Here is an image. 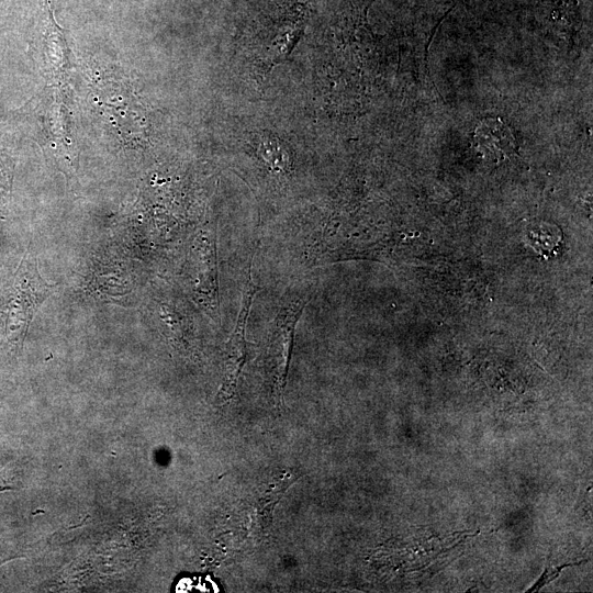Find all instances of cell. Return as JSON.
Instances as JSON below:
<instances>
[{
  "instance_id": "obj_1",
  "label": "cell",
  "mask_w": 593,
  "mask_h": 593,
  "mask_svg": "<svg viewBox=\"0 0 593 593\" xmlns=\"http://www.w3.org/2000/svg\"><path fill=\"white\" fill-rule=\"evenodd\" d=\"M51 290L37 272L35 258L25 255L15 272L3 310L5 333L10 340L23 342L35 311Z\"/></svg>"
},
{
  "instance_id": "obj_2",
  "label": "cell",
  "mask_w": 593,
  "mask_h": 593,
  "mask_svg": "<svg viewBox=\"0 0 593 593\" xmlns=\"http://www.w3.org/2000/svg\"><path fill=\"white\" fill-rule=\"evenodd\" d=\"M312 296L313 292L305 291L289 299L282 304L272 323L268 349L273 360L276 385L279 393L286 383L296 323Z\"/></svg>"
},
{
  "instance_id": "obj_3",
  "label": "cell",
  "mask_w": 593,
  "mask_h": 593,
  "mask_svg": "<svg viewBox=\"0 0 593 593\" xmlns=\"http://www.w3.org/2000/svg\"><path fill=\"white\" fill-rule=\"evenodd\" d=\"M257 291L258 287L254 283L249 271V278L243 293L237 322L227 344L224 381L220 391V396L223 399H227L234 393L242 367L245 362L246 327L250 306Z\"/></svg>"
},
{
  "instance_id": "obj_4",
  "label": "cell",
  "mask_w": 593,
  "mask_h": 593,
  "mask_svg": "<svg viewBox=\"0 0 593 593\" xmlns=\"http://www.w3.org/2000/svg\"><path fill=\"white\" fill-rule=\"evenodd\" d=\"M202 243L199 245L198 257V292L209 303V306L216 312L217 301V281H216V253L215 237L213 234L205 233L202 236Z\"/></svg>"
},
{
  "instance_id": "obj_5",
  "label": "cell",
  "mask_w": 593,
  "mask_h": 593,
  "mask_svg": "<svg viewBox=\"0 0 593 593\" xmlns=\"http://www.w3.org/2000/svg\"><path fill=\"white\" fill-rule=\"evenodd\" d=\"M477 147L488 155L502 156L508 154L514 148V137L508 126L496 119L482 121L474 132Z\"/></svg>"
},
{
  "instance_id": "obj_6",
  "label": "cell",
  "mask_w": 593,
  "mask_h": 593,
  "mask_svg": "<svg viewBox=\"0 0 593 593\" xmlns=\"http://www.w3.org/2000/svg\"><path fill=\"white\" fill-rule=\"evenodd\" d=\"M293 474H284L272 483L269 490L259 499L255 511V523L259 528H266L270 522L273 507L283 492L292 484Z\"/></svg>"
}]
</instances>
